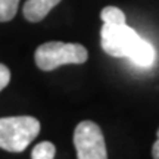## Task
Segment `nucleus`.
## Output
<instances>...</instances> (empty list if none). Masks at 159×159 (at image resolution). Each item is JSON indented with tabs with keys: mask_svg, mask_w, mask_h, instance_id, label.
<instances>
[{
	"mask_svg": "<svg viewBox=\"0 0 159 159\" xmlns=\"http://www.w3.org/2000/svg\"><path fill=\"white\" fill-rule=\"evenodd\" d=\"M55 153H56V148H55L53 143L41 142L33 149L31 159H53Z\"/></svg>",
	"mask_w": 159,
	"mask_h": 159,
	"instance_id": "obj_8",
	"label": "nucleus"
},
{
	"mask_svg": "<svg viewBox=\"0 0 159 159\" xmlns=\"http://www.w3.org/2000/svg\"><path fill=\"white\" fill-rule=\"evenodd\" d=\"M9 81H11V71L6 65L0 63V91L9 84Z\"/></svg>",
	"mask_w": 159,
	"mask_h": 159,
	"instance_id": "obj_10",
	"label": "nucleus"
},
{
	"mask_svg": "<svg viewBox=\"0 0 159 159\" xmlns=\"http://www.w3.org/2000/svg\"><path fill=\"white\" fill-rule=\"evenodd\" d=\"M128 59L133 61L136 65H140V66H150L155 62L153 46L140 37V40L137 41V44L134 46V49L131 50Z\"/></svg>",
	"mask_w": 159,
	"mask_h": 159,
	"instance_id": "obj_6",
	"label": "nucleus"
},
{
	"mask_svg": "<svg viewBox=\"0 0 159 159\" xmlns=\"http://www.w3.org/2000/svg\"><path fill=\"white\" fill-rule=\"evenodd\" d=\"M19 0H0V22H7L15 18Z\"/></svg>",
	"mask_w": 159,
	"mask_h": 159,
	"instance_id": "obj_9",
	"label": "nucleus"
},
{
	"mask_svg": "<svg viewBox=\"0 0 159 159\" xmlns=\"http://www.w3.org/2000/svg\"><path fill=\"white\" fill-rule=\"evenodd\" d=\"M74 146L78 159H108L103 133L93 121H81L75 127Z\"/></svg>",
	"mask_w": 159,
	"mask_h": 159,
	"instance_id": "obj_3",
	"label": "nucleus"
},
{
	"mask_svg": "<svg viewBox=\"0 0 159 159\" xmlns=\"http://www.w3.org/2000/svg\"><path fill=\"white\" fill-rule=\"evenodd\" d=\"M40 121L33 116L0 118V148L7 152H22L39 136Z\"/></svg>",
	"mask_w": 159,
	"mask_h": 159,
	"instance_id": "obj_1",
	"label": "nucleus"
},
{
	"mask_svg": "<svg viewBox=\"0 0 159 159\" xmlns=\"http://www.w3.org/2000/svg\"><path fill=\"white\" fill-rule=\"evenodd\" d=\"M140 35L127 24H103L100 30V44L105 53L114 57H128Z\"/></svg>",
	"mask_w": 159,
	"mask_h": 159,
	"instance_id": "obj_4",
	"label": "nucleus"
},
{
	"mask_svg": "<svg viewBox=\"0 0 159 159\" xmlns=\"http://www.w3.org/2000/svg\"><path fill=\"white\" fill-rule=\"evenodd\" d=\"M152 156H153V159H159V130H158V140L153 143V148H152Z\"/></svg>",
	"mask_w": 159,
	"mask_h": 159,
	"instance_id": "obj_11",
	"label": "nucleus"
},
{
	"mask_svg": "<svg viewBox=\"0 0 159 159\" xmlns=\"http://www.w3.org/2000/svg\"><path fill=\"white\" fill-rule=\"evenodd\" d=\"M100 18H102L103 24H111V25H121L125 22V15L124 12L121 11L119 7L115 6H106L103 7L100 12Z\"/></svg>",
	"mask_w": 159,
	"mask_h": 159,
	"instance_id": "obj_7",
	"label": "nucleus"
},
{
	"mask_svg": "<svg viewBox=\"0 0 159 159\" xmlns=\"http://www.w3.org/2000/svg\"><path fill=\"white\" fill-rule=\"evenodd\" d=\"M59 3L61 0H27L22 7L24 18L30 22H40Z\"/></svg>",
	"mask_w": 159,
	"mask_h": 159,
	"instance_id": "obj_5",
	"label": "nucleus"
},
{
	"mask_svg": "<svg viewBox=\"0 0 159 159\" xmlns=\"http://www.w3.org/2000/svg\"><path fill=\"white\" fill-rule=\"evenodd\" d=\"M89 57L87 49L78 43L49 41L37 47L34 53L35 63L41 71H53L62 65H80Z\"/></svg>",
	"mask_w": 159,
	"mask_h": 159,
	"instance_id": "obj_2",
	"label": "nucleus"
}]
</instances>
